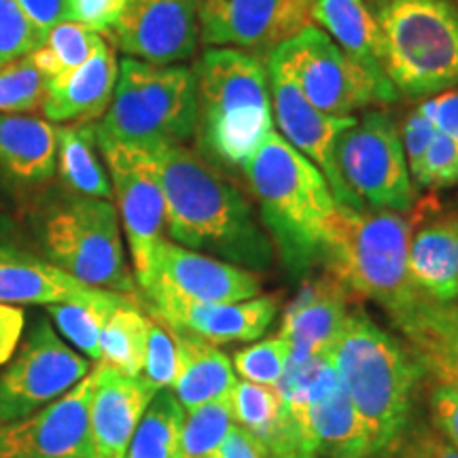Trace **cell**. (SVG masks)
<instances>
[{"instance_id":"cell-1","label":"cell","mask_w":458,"mask_h":458,"mask_svg":"<svg viewBox=\"0 0 458 458\" xmlns=\"http://www.w3.org/2000/svg\"><path fill=\"white\" fill-rule=\"evenodd\" d=\"M139 147L151 156L162 185L168 240L250 272L270 267L274 249L266 229L219 168L182 142Z\"/></svg>"},{"instance_id":"cell-2","label":"cell","mask_w":458,"mask_h":458,"mask_svg":"<svg viewBox=\"0 0 458 458\" xmlns=\"http://www.w3.org/2000/svg\"><path fill=\"white\" fill-rule=\"evenodd\" d=\"M191 71L196 74V151L221 172H242L274 131L266 62L249 51L210 47Z\"/></svg>"},{"instance_id":"cell-3","label":"cell","mask_w":458,"mask_h":458,"mask_svg":"<svg viewBox=\"0 0 458 458\" xmlns=\"http://www.w3.org/2000/svg\"><path fill=\"white\" fill-rule=\"evenodd\" d=\"M242 174L289 272L303 274L323 261L337 210L323 172L274 130L246 162Z\"/></svg>"},{"instance_id":"cell-4","label":"cell","mask_w":458,"mask_h":458,"mask_svg":"<svg viewBox=\"0 0 458 458\" xmlns=\"http://www.w3.org/2000/svg\"><path fill=\"white\" fill-rule=\"evenodd\" d=\"M331 359L340 388L368 428L374 456L380 454L411 422L422 368L408 344L360 310L348 312Z\"/></svg>"},{"instance_id":"cell-5","label":"cell","mask_w":458,"mask_h":458,"mask_svg":"<svg viewBox=\"0 0 458 458\" xmlns=\"http://www.w3.org/2000/svg\"><path fill=\"white\" fill-rule=\"evenodd\" d=\"M411 223L403 213L354 210L337 204L323 263L354 300H371L388 312H403L418 293L410 280Z\"/></svg>"},{"instance_id":"cell-6","label":"cell","mask_w":458,"mask_h":458,"mask_svg":"<svg viewBox=\"0 0 458 458\" xmlns=\"http://www.w3.org/2000/svg\"><path fill=\"white\" fill-rule=\"evenodd\" d=\"M380 62L399 98L458 88V0H369Z\"/></svg>"},{"instance_id":"cell-7","label":"cell","mask_w":458,"mask_h":458,"mask_svg":"<svg viewBox=\"0 0 458 458\" xmlns=\"http://www.w3.org/2000/svg\"><path fill=\"white\" fill-rule=\"evenodd\" d=\"M196 131V74L181 64H148L123 57L111 105L96 122L100 140H168L187 145Z\"/></svg>"},{"instance_id":"cell-8","label":"cell","mask_w":458,"mask_h":458,"mask_svg":"<svg viewBox=\"0 0 458 458\" xmlns=\"http://www.w3.org/2000/svg\"><path fill=\"white\" fill-rule=\"evenodd\" d=\"M266 64L289 79L314 108L334 117H352L399 100L391 81L365 71L312 24L280 43Z\"/></svg>"},{"instance_id":"cell-9","label":"cell","mask_w":458,"mask_h":458,"mask_svg":"<svg viewBox=\"0 0 458 458\" xmlns=\"http://www.w3.org/2000/svg\"><path fill=\"white\" fill-rule=\"evenodd\" d=\"M45 250L54 266L94 289L139 291L123 250V229L111 199L77 196L45 223Z\"/></svg>"},{"instance_id":"cell-10","label":"cell","mask_w":458,"mask_h":458,"mask_svg":"<svg viewBox=\"0 0 458 458\" xmlns=\"http://www.w3.org/2000/svg\"><path fill=\"white\" fill-rule=\"evenodd\" d=\"M337 170L352 196L368 210L410 213L418 202L408 159L393 113L377 106L354 117L337 140Z\"/></svg>"},{"instance_id":"cell-11","label":"cell","mask_w":458,"mask_h":458,"mask_svg":"<svg viewBox=\"0 0 458 458\" xmlns=\"http://www.w3.org/2000/svg\"><path fill=\"white\" fill-rule=\"evenodd\" d=\"M98 147L111 179L123 236L130 246L136 284L142 289L151 276L157 244L165 238L162 185L151 156L142 147L100 139Z\"/></svg>"},{"instance_id":"cell-12","label":"cell","mask_w":458,"mask_h":458,"mask_svg":"<svg viewBox=\"0 0 458 458\" xmlns=\"http://www.w3.org/2000/svg\"><path fill=\"white\" fill-rule=\"evenodd\" d=\"M89 371L88 360L62 340L49 320H38L0 371V425L24 420L43 410Z\"/></svg>"},{"instance_id":"cell-13","label":"cell","mask_w":458,"mask_h":458,"mask_svg":"<svg viewBox=\"0 0 458 458\" xmlns=\"http://www.w3.org/2000/svg\"><path fill=\"white\" fill-rule=\"evenodd\" d=\"M148 310L172 306L244 301L261 295V278L236 263L198 253L164 238L153 255L151 276L142 286Z\"/></svg>"},{"instance_id":"cell-14","label":"cell","mask_w":458,"mask_h":458,"mask_svg":"<svg viewBox=\"0 0 458 458\" xmlns=\"http://www.w3.org/2000/svg\"><path fill=\"white\" fill-rule=\"evenodd\" d=\"M314 0H198L199 41L266 54L310 24Z\"/></svg>"},{"instance_id":"cell-15","label":"cell","mask_w":458,"mask_h":458,"mask_svg":"<svg viewBox=\"0 0 458 458\" xmlns=\"http://www.w3.org/2000/svg\"><path fill=\"white\" fill-rule=\"evenodd\" d=\"M106 34L125 57L148 64H182L202 43L198 0H125L122 15Z\"/></svg>"},{"instance_id":"cell-16","label":"cell","mask_w":458,"mask_h":458,"mask_svg":"<svg viewBox=\"0 0 458 458\" xmlns=\"http://www.w3.org/2000/svg\"><path fill=\"white\" fill-rule=\"evenodd\" d=\"M91 391L94 371L32 416L0 425V458H96Z\"/></svg>"},{"instance_id":"cell-17","label":"cell","mask_w":458,"mask_h":458,"mask_svg":"<svg viewBox=\"0 0 458 458\" xmlns=\"http://www.w3.org/2000/svg\"><path fill=\"white\" fill-rule=\"evenodd\" d=\"M267 81H270L272 114L278 125V134L323 172L337 204L363 210V204L352 196V191L344 182L335 159L337 140L354 123V114L334 117V114L320 113L303 98L301 91L289 79L272 66H267Z\"/></svg>"},{"instance_id":"cell-18","label":"cell","mask_w":458,"mask_h":458,"mask_svg":"<svg viewBox=\"0 0 458 458\" xmlns=\"http://www.w3.org/2000/svg\"><path fill=\"white\" fill-rule=\"evenodd\" d=\"M91 371L89 427L96 458H123L131 435L159 388L147 377L128 376L105 363Z\"/></svg>"},{"instance_id":"cell-19","label":"cell","mask_w":458,"mask_h":458,"mask_svg":"<svg viewBox=\"0 0 458 458\" xmlns=\"http://www.w3.org/2000/svg\"><path fill=\"white\" fill-rule=\"evenodd\" d=\"M351 300V293L329 274L303 284L278 329L291 346L289 360L329 357L348 318Z\"/></svg>"},{"instance_id":"cell-20","label":"cell","mask_w":458,"mask_h":458,"mask_svg":"<svg viewBox=\"0 0 458 458\" xmlns=\"http://www.w3.org/2000/svg\"><path fill=\"white\" fill-rule=\"evenodd\" d=\"M418 206V202H416ZM411 225L408 270L416 293L431 301H458V213H435L420 204ZM414 223V221H411Z\"/></svg>"},{"instance_id":"cell-21","label":"cell","mask_w":458,"mask_h":458,"mask_svg":"<svg viewBox=\"0 0 458 458\" xmlns=\"http://www.w3.org/2000/svg\"><path fill=\"white\" fill-rule=\"evenodd\" d=\"M391 320L425 377L458 391V301L439 303L418 295Z\"/></svg>"},{"instance_id":"cell-22","label":"cell","mask_w":458,"mask_h":458,"mask_svg":"<svg viewBox=\"0 0 458 458\" xmlns=\"http://www.w3.org/2000/svg\"><path fill=\"white\" fill-rule=\"evenodd\" d=\"M119 60L111 41L102 38L88 62L64 77L45 83L41 111L51 123L96 122L111 105Z\"/></svg>"},{"instance_id":"cell-23","label":"cell","mask_w":458,"mask_h":458,"mask_svg":"<svg viewBox=\"0 0 458 458\" xmlns=\"http://www.w3.org/2000/svg\"><path fill=\"white\" fill-rule=\"evenodd\" d=\"M276 312V297L257 295L244 301L172 306L151 314L170 329L187 331L213 344H227L259 340L272 327Z\"/></svg>"},{"instance_id":"cell-24","label":"cell","mask_w":458,"mask_h":458,"mask_svg":"<svg viewBox=\"0 0 458 458\" xmlns=\"http://www.w3.org/2000/svg\"><path fill=\"white\" fill-rule=\"evenodd\" d=\"M283 408L314 458H374L368 428L340 386L306 408Z\"/></svg>"},{"instance_id":"cell-25","label":"cell","mask_w":458,"mask_h":458,"mask_svg":"<svg viewBox=\"0 0 458 458\" xmlns=\"http://www.w3.org/2000/svg\"><path fill=\"white\" fill-rule=\"evenodd\" d=\"M102 289L83 284L51 261L0 249V303L24 306V303H51L91 300Z\"/></svg>"},{"instance_id":"cell-26","label":"cell","mask_w":458,"mask_h":458,"mask_svg":"<svg viewBox=\"0 0 458 458\" xmlns=\"http://www.w3.org/2000/svg\"><path fill=\"white\" fill-rule=\"evenodd\" d=\"M168 327V325H165ZM179 352V371L170 391L185 411L210 401L229 399L238 377L232 360L219 346L187 331L170 329Z\"/></svg>"},{"instance_id":"cell-27","label":"cell","mask_w":458,"mask_h":458,"mask_svg":"<svg viewBox=\"0 0 458 458\" xmlns=\"http://www.w3.org/2000/svg\"><path fill=\"white\" fill-rule=\"evenodd\" d=\"M0 168L26 182L51 179L57 168L55 125L26 113H0Z\"/></svg>"},{"instance_id":"cell-28","label":"cell","mask_w":458,"mask_h":458,"mask_svg":"<svg viewBox=\"0 0 458 458\" xmlns=\"http://www.w3.org/2000/svg\"><path fill=\"white\" fill-rule=\"evenodd\" d=\"M312 20L357 64L386 79L380 62V30L369 0H314Z\"/></svg>"},{"instance_id":"cell-29","label":"cell","mask_w":458,"mask_h":458,"mask_svg":"<svg viewBox=\"0 0 458 458\" xmlns=\"http://www.w3.org/2000/svg\"><path fill=\"white\" fill-rule=\"evenodd\" d=\"M57 172L66 187L77 196L111 199L113 187L105 159L100 156L96 122H74L55 125Z\"/></svg>"},{"instance_id":"cell-30","label":"cell","mask_w":458,"mask_h":458,"mask_svg":"<svg viewBox=\"0 0 458 458\" xmlns=\"http://www.w3.org/2000/svg\"><path fill=\"white\" fill-rule=\"evenodd\" d=\"M148 325L151 317L142 312L136 295L114 308L102 325L98 363L111 365L128 376H140L145 365Z\"/></svg>"},{"instance_id":"cell-31","label":"cell","mask_w":458,"mask_h":458,"mask_svg":"<svg viewBox=\"0 0 458 458\" xmlns=\"http://www.w3.org/2000/svg\"><path fill=\"white\" fill-rule=\"evenodd\" d=\"M185 408L170 388H162L142 414L123 458H182Z\"/></svg>"},{"instance_id":"cell-32","label":"cell","mask_w":458,"mask_h":458,"mask_svg":"<svg viewBox=\"0 0 458 458\" xmlns=\"http://www.w3.org/2000/svg\"><path fill=\"white\" fill-rule=\"evenodd\" d=\"M134 295L114 293V291L102 289L98 295L91 300L51 303L45 306L54 325L64 337L77 348L79 352L89 357L91 360H100V331L106 318L117 306L128 301Z\"/></svg>"},{"instance_id":"cell-33","label":"cell","mask_w":458,"mask_h":458,"mask_svg":"<svg viewBox=\"0 0 458 458\" xmlns=\"http://www.w3.org/2000/svg\"><path fill=\"white\" fill-rule=\"evenodd\" d=\"M105 34L89 30L74 21H62L45 34L43 43L32 51L30 60L43 74L45 83L72 72L83 62H88L96 47L102 43Z\"/></svg>"},{"instance_id":"cell-34","label":"cell","mask_w":458,"mask_h":458,"mask_svg":"<svg viewBox=\"0 0 458 458\" xmlns=\"http://www.w3.org/2000/svg\"><path fill=\"white\" fill-rule=\"evenodd\" d=\"M232 427L229 399L210 401L187 411L182 422V458H213Z\"/></svg>"},{"instance_id":"cell-35","label":"cell","mask_w":458,"mask_h":458,"mask_svg":"<svg viewBox=\"0 0 458 458\" xmlns=\"http://www.w3.org/2000/svg\"><path fill=\"white\" fill-rule=\"evenodd\" d=\"M229 403H232L233 425L244 428L246 433L253 435L257 442L263 444V439L276 425L280 414V397L276 388L238 380L232 397H229Z\"/></svg>"},{"instance_id":"cell-36","label":"cell","mask_w":458,"mask_h":458,"mask_svg":"<svg viewBox=\"0 0 458 458\" xmlns=\"http://www.w3.org/2000/svg\"><path fill=\"white\" fill-rule=\"evenodd\" d=\"M291 346L284 337L274 335L242 348L233 354V371L246 382L261 386H276L289 365Z\"/></svg>"},{"instance_id":"cell-37","label":"cell","mask_w":458,"mask_h":458,"mask_svg":"<svg viewBox=\"0 0 458 458\" xmlns=\"http://www.w3.org/2000/svg\"><path fill=\"white\" fill-rule=\"evenodd\" d=\"M45 79L30 57L0 68V113H34L43 106Z\"/></svg>"},{"instance_id":"cell-38","label":"cell","mask_w":458,"mask_h":458,"mask_svg":"<svg viewBox=\"0 0 458 458\" xmlns=\"http://www.w3.org/2000/svg\"><path fill=\"white\" fill-rule=\"evenodd\" d=\"M43 43V34L28 20L15 0H0V68L30 55Z\"/></svg>"},{"instance_id":"cell-39","label":"cell","mask_w":458,"mask_h":458,"mask_svg":"<svg viewBox=\"0 0 458 458\" xmlns=\"http://www.w3.org/2000/svg\"><path fill=\"white\" fill-rule=\"evenodd\" d=\"M374 458H458V448L431 420L410 422L408 428Z\"/></svg>"},{"instance_id":"cell-40","label":"cell","mask_w":458,"mask_h":458,"mask_svg":"<svg viewBox=\"0 0 458 458\" xmlns=\"http://www.w3.org/2000/svg\"><path fill=\"white\" fill-rule=\"evenodd\" d=\"M179 371V352L170 327H165L162 320L151 317L147 337L145 365H142V377H147L153 386L172 388Z\"/></svg>"},{"instance_id":"cell-41","label":"cell","mask_w":458,"mask_h":458,"mask_svg":"<svg viewBox=\"0 0 458 458\" xmlns=\"http://www.w3.org/2000/svg\"><path fill=\"white\" fill-rule=\"evenodd\" d=\"M411 179L416 187L425 189L454 187L458 182V142L442 131H435L431 145Z\"/></svg>"},{"instance_id":"cell-42","label":"cell","mask_w":458,"mask_h":458,"mask_svg":"<svg viewBox=\"0 0 458 458\" xmlns=\"http://www.w3.org/2000/svg\"><path fill=\"white\" fill-rule=\"evenodd\" d=\"M125 0H66V20L106 34L119 20Z\"/></svg>"},{"instance_id":"cell-43","label":"cell","mask_w":458,"mask_h":458,"mask_svg":"<svg viewBox=\"0 0 458 458\" xmlns=\"http://www.w3.org/2000/svg\"><path fill=\"white\" fill-rule=\"evenodd\" d=\"M435 125L425 113L418 108V105L408 113V117L403 119V125L399 128L401 136V147H403L405 159H408L410 174H414L420 165L422 157H425L428 145H431L435 136Z\"/></svg>"},{"instance_id":"cell-44","label":"cell","mask_w":458,"mask_h":458,"mask_svg":"<svg viewBox=\"0 0 458 458\" xmlns=\"http://www.w3.org/2000/svg\"><path fill=\"white\" fill-rule=\"evenodd\" d=\"M428 411L433 425L458 448V391L444 385H431Z\"/></svg>"},{"instance_id":"cell-45","label":"cell","mask_w":458,"mask_h":458,"mask_svg":"<svg viewBox=\"0 0 458 458\" xmlns=\"http://www.w3.org/2000/svg\"><path fill=\"white\" fill-rule=\"evenodd\" d=\"M418 108L431 119L435 130L458 142V88L420 100Z\"/></svg>"},{"instance_id":"cell-46","label":"cell","mask_w":458,"mask_h":458,"mask_svg":"<svg viewBox=\"0 0 458 458\" xmlns=\"http://www.w3.org/2000/svg\"><path fill=\"white\" fill-rule=\"evenodd\" d=\"M24 323L26 314L21 308L0 303V368L9 363L17 348H20Z\"/></svg>"},{"instance_id":"cell-47","label":"cell","mask_w":458,"mask_h":458,"mask_svg":"<svg viewBox=\"0 0 458 458\" xmlns=\"http://www.w3.org/2000/svg\"><path fill=\"white\" fill-rule=\"evenodd\" d=\"M37 30L47 34L62 21H66V0H15Z\"/></svg>"},{"instance_id":"cell-48","label":"cell","mask_w":458,"mask_h":458,"mask_svg":"<svg viewBox=\"0 0 458 458\" xmlns=\"http://www.w3.org/2000/svg\"><path fill=\"white\" fill-rule=\"evenodd\" d=\"M213 458H266L261 444L250 433L233 425Z\"/></svg>"}]
</instances>
